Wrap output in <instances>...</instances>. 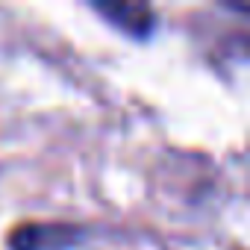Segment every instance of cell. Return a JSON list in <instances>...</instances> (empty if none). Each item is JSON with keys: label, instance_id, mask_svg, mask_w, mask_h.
I'll return each mask as SVG.
<instances>
[{"label": "cell", "instance_id": "6da1fadb", "mask_svg": "<svg viewBox=\"0 0 250 250\" xmlns=\"http://www.w3.org/2000/svg\"><path fill=\"white\" fill-rule=\"evenodd\" d=\"M83 229L65 221H27L9 232V250H71Z\"/></svg>", "mask_w": 250, "mask_h": 250}, {"label": "cell", "instance_id": "7a4b0ae2", "mask_svg": "<svg viewBox=\"0 0 250 250\" xmlns=\"http://www.w3.org/2000/svg\"><path fill=\"white\" fill-rule=\"evenodd\" d=\"M91 9L112 24L115 30H121L130 39H150L156 30V12L147 3H127V0H109V3H91Z\"/></svg>", "mask_w": 250, "mask_h": 250}]
</instances>
